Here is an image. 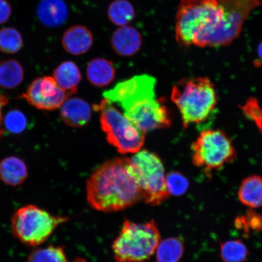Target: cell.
<instances>
[{
	"label": "cell",
	"mask_w": 262,
	"mask_h": 262,
	"mask_svg": "<svg viewBox=\"0 0 262 262\" xmlns=\"http://www.w3.org/2000/svg\"><path fill=\"white\" fill-rule=\"evenodd\" d=\"M129 159L120 157L100 165L88 180V204L103 212L122 211L142 200L135 180L128 171Z\"/></svg>",
	"instance_id": "cell-1"
},
{
	"label": "cell",
	"mask_w": 262,
	"mask_h": 262,
	"mask_svg": "<svg viewBox=\"0 0 262 262\" xmlns=\"http://www.w3.org/2000/svg\"><path fill=\"white\" fill-rule=\"evenodd\" d=\"M223 9L218 0H180L177 12L176 38L180 45L206 48L219 27Z\"/></svg>",
	"instance_id": "cell-2"
},
{
	"label": "cell",
	"mask_w": 262,
	"mask_h": 262,
	"mask_svg": "<svg viewBox=\"0 0 262 262\" xmlns=\"http://www.w3.org/2000/svg\"><path fill=\"white\" fill-rule=\"evenodd\" d=\"M171 99L179 110L185 128L205 122L218 103L214 83L205 77L180 80L172 88Z\"/></svg>",
	"instance_id": "cell-3"
},
{
	"label": "cell",
	"mask_w": 262,
	"mask_h": 262,
	"mask_svg": "<svg viewBox=\"0 0 262 262\" xmlns=\"http://www.w3.org/2000/svg\"><path fill=\"white\" fill-rule=\"evenodd\" d=\"M161 235L154 220L138 224L125 220L112 249L116 262H145L156 253Z\"/></svg>",
	"instance_id": "cell-4"
},
{
	"label": "cell",
	"mask_w": 262,
	"mask_h": 262,
	"mask_svg": "<svg viewBox=\"0 0 262 262\" xmlns=\"http://www.w3.org/2000/svg\"><path fill=\"white\" fill-rule=\"evenodd\" d=\"M128 171L138 185L146 204L159 206L169 196L165 169L162 160L156 154L141 150L129 159Z\"/></svg>",
	"instance_id": "cell-5"
},
{
	"label": "cell",
	"mask_w": 262,
	"mask_h": 262,
	"mask_svg": "<svg viewBox=\"0 0 262 262\" xmlns=\"http://www.w3.org/2000/svg\"><path fill=\"white\" fill-rule=\"evenodd\" d=\"M192 162L201 168L208 178L237 157L233 142L224 131L207 129L202 131L192 144Z\"/></svg>",
	"instance_id": "cell-6"
},
{
	"label": "cell",
	"mask_w": 262,
	"mask_h": 262,
	"mask_svg": "<svg viewBox=\"0 0 262 262\" xmlns=\"http://www.w3.org/2000/svg\"><path fill=\"white\" fill-rule=\"evenodd\" d=\"M94 109L100 113L101 129L111 145L122 154L139 151L145 142V133L105 98Z\"/></svg>",
	"instance_id": "cell-7"
},
{
	"label": "cell",
	"mask_w": 262,
	"mask_h": 262,
	"mask_svg": "<svg viewBox=\"0 0 262 262\" xmlns=\"http://www.w3.org/2000/svg\"><path fill=\"white\" fill-rule=\"evenodd\" d=\"M68 217L52 215L45 209L28 205L16 211L12 219V231L23 244L37 247L43 244Z\"/></svg>",
	"instance_id": "cell-8"
},
{
	"label": "cell",
	"mask_w": 262,
	"mask_h": 262,
	"mask_svg": "<svg viewBox=\"0 0 262 262\" xmlns=\"http://www.w3.org/2000/svg\"><path fill=\"white\" fill-rule=\"evenodd\" d=\"M223 9L221 24L206 42V47H225L241 35L246 19L260 0H218Z\"/></svg>",
	"instance_id": "cell-9"
},
{
	"label": "cell",
	"mask_w": 262,
	"mask_h": 262,
	"mask_svg": "<svg viewBox=\"0 0 262 262\" xmlns=\"http://www.w3.org/2000/svg\"><path fill=\"white\" fill-rule=\"evenodd\" d=\"M156 85L155 77L147 74L136 75L104 92L103 96L111 103L122 107L124 112L141 101L156 98Z\"/></svg>",
	"instance_id": "cell-10"
},
{
	"label": "cell",
	"mask_w": 262,
	"mask_h": 262,
	"mask_svg": "<svg viewBox=\"0 0 262 262\" xmlns=\"http://www.w3.org/2000/svg\"><path fill=\"white\" fill-rule=\"evenodd\" d=\"M124 115L145 133L171 125L169 110L162 98L141 101L124 111Z\"/></svg>",
	"instance_id": "cell-11"
},
{
	"label": "cell",
	"mask_w": 262,
	"mask_h": 262,
	"mask_svg": "<svg viewBox=\"0 0 262 262\" xmlns=\"http://www.w3.org/2000/svg\"><path fill=\"white\" fill-rule=\"evenodd\" d=\"M70 96L59 87L53 77L45 76L33 81L21 98L39 110L52 111L63 105Z\"/></svg>",
	"instance_id": "cell-12"
},
{
	"label": "cell",
	"mask_w": 262,
	"mask_h": 262,
	"mask_svg": "<svg viewBox=\"0 0 262 262\" xmlns=\"http://www.w3.org/2000/svg\"><path fill=\"white\" fill-rule=\"evenodd\" d=\"M142 38L137 29L131 26H122L114 32L111 45L117 54L130 57L139 52L142 46Z\"/></svg>",
	"instance_id": "cell-13"
},
{
	"label": "cell",
	"mask_w": 262,
	"mask_h": 262,
	"mask_svg": "<svg viewBox=\"0 0 262 262\" xmlns=\"http://www.w3.org/2000/svg\"><path fill=\"white\" fill-rule=\"evenodd\" d=\"M91 31L83 26H72L64 33L62 44L68 53L80 55L86 53L93 45Z\"/></svg>",
	"instance_id": "cell-14"
},
{
	"label": "cell",
	"mask_w": 262,
	"mask_h": 262,
	"mask_svg": "<svg viewBox=\"0 0 262 262\" xmlns=\"http://www.w3.org/2000/svg\"><path fill=\"white\" fill-rule=\"evenodd\" d=\"M60 117L67 125L80 127L86 125L91 117V107L80 98L68 99L61 106Z\"/></svg>",
	"instance_id": "cell-15"
},
{
	"label": "cell",
	"mask_w": 262,
	"mask_h": 262,
	"mask_svg": "<svg viewBox=\"0 0 262 262\" xmlns=\"http://www.w3.org/2000/svg\"><path fill=\"white\" fill-rule=\"evenodd\" d=\"M37 14L42 25L49 28H57L67 21L68 8L63 0H41Z\"/></svg>",
	"instance_id": "cell-16"
},
{
	"label": "cell",
	"mask_w": 262,
	"mask_h": 262,
	"mask_svg": "<svg viewBox=\"0 0 262 262\" xmlns=\"http://www.w3.org/2000/svg\"><path fill=\"white\" fill-rule=\"evenodd\" d=\"M53 78L59 87L71 96L77 91L81 75L76 64L73 61H66L55 69Z\"/></svg>",
	"instance_id": "cell-17"
},
{
	"label": "cell",
	"mask_w": 262,
	"mask_h": 262,
	"mask_svg": "<svg viewBox=\"0 0 262 262\" xmlns=\"http://www.w3.org/2000/svg\"><path fill=\"white\" fill-rule=\"evenodd\" d=\"M86 74L92 84L101 88L112 83L116 76V71L111 61L101 58H95L88 63Z\"/></svg>",
	"instance_id": "cell-18"
},
{
	"label": "cell",
	"mask_w": 262,
	"mask_h": 262,
	"mask_svg": "<svg viewBox=\"0 0 262 262\" xmlns=\"http://www.w3.org/2000/svg\"><path fill=\"white\" fill-rule=\"evenodd\" d=\"M239 201L242 204L253 208L262 206V178L253 175L247 177L241 183L238 191Z\"/></svg>",
	"instance_id": "cell-19"
},
{
	"label": "cell",
	"mask_w": 262,
	"mask_h": 262,
	"mask_svg": "<svg viewBox=\"0 0 262 262\" xmlns=\"http://www.w3.org/2000/svg\"><path fill=\"white\" fill-rule=\"evenodd\" d=\"M27 176V166L18 157H9L0 163V179L6 185L13 186L20 185Z\"/></svg>",
	"instance_id": "cell-20"
},
{
	"label": "cell",
	"mask_w": 262,
	"mask_h": 262,
	"mask_svg": "<svg viewBox=\"0 0 262 262\" xmlns=\"http://www.w3.org/2000/svg\"><path fill=\"white\" fill-rule=\"evenodd\" d=\"M24 78L22 65L15 59L0 61V88L14 89L21 83Z\"/></svg>",
	"instance_id": "cell-21"
},
{
	"label": "cell",
	"mask_w": 262,
	"mask_h": 262,
	"mask_svg": "<svg viewBox=\"0 0 262 262\" xmlns=\"http://www.w3.org/2000/svg\"><path fill=\"white\" fill-rule=\"evenodd\" d=\"M182 238L171 237L160 242L157 249V262H179L184 253Z\"/></svg>",
	"instance_id": "cell-22"
},
{
	"label": "cell",
	"mask_w": 262,
	"mask_h": 262,
	"mask_svg": "<svg viewBox=\"0 0 262 262\" xmlns=\"http://www.w3.org/2000/svg\"><path fill=\"white\" fill-rule=\"evenodd\" d=\"M135 15L133 6L127 0H115L107 10L110 21L120 27L128 25L133 21Z\"/></svg>",
	"instance_id": "cell-23"
},
{
	"label": "cell",
	"mask_w": 262,
	"mask_h": 262,
	"mask_svg": "<svg viewBox=\"0 0 262 262\" xmlns=\"http://www.w3.org/2000/svg\"><path fill=\"white\" fill-rule=\"evenodd\" d=\"M28 262H88L83 258H75L73 261H69L64 248L55 246H49L38 249L29 255Z\"/></svg>",
	"instance_id": "cell-24"
},
{
	"label": "cell",
	"mask_w": 262,
	"mask_h": 262,
	"mask_svg": "<svg viewBox=\"0 0 262 262\" xmlns=\"http://www.w3.org/2000/svg\"><path fill=\"white\" fill-rule=\"evenodd\" d=\"M249 254L247 247L240 240H230L221 244L220 257L223 261L245 262Z\"/></svg>",
	"instance_id": "cell-25"
},
{
	"label": "cell",
	"mask_w": 262,
	"mask_h": 262,
	"mask_svg": "<svg viewBox=\"0 0 262 262\" xmlns=\"http://www.w3.org/2000/svg\"><path fill=\"white\" fill-rule=\"evenodd\" d=\"M24 45L21 33L14 28L8 27L0 30V51L6 54L17 53Z\"/></svg>",
	"instance_id": "cell-26"
},
{
	"label": "cell",
	"mask_w": 262,
	"mask_h": 262,
	"mask_svg": "<svg viewBox=\"0 0 262 262\" xmlns=\"http://www.w3.org/2000/svg\"><path fill=\"white\" fill-rule=\"evenodd\" d=\"M234 225L237 229L247 235L252 231L262 232V213L250 208L244 215H239L235 219Z\"/></svg>",
	"instance_id": "cell-27"
},
{
	"label": "cell",
	"mask_w": 262,
	"mask_h": 262,
	"mask_svg": "<svg viewBox=\"0 0 262 262\" xmlns=\"http://www.w3.org/2000/svg\"><path fill=\"white\" fill-rule=\"evenodd\" d=\"M166 182L169 194L176 196L184 194L189 186L188 180L186 177L177 171L169 173L166 178Z\"/></svg>",
	"instance_id": "cell-28"
},
{
	"label": "cell",
	"mask_w": 262,
	"mask_h": 262,
	"mask_svg": "<svg viewBox=\"0 0 262 262\" xmlns=\"http://www.w3.org/2000/svg\"><path fill=\"white\" fill-rule=\"evenodd\" d=\"M27 122L25 114L16 110L9 111L5 119L6 129L14 134H19L24 131L27 126Z\"/></svg>",
	"instance_id": "cell-29"
},
{
	"label": "cell",
	"mask_w": 262,
	"mask_h": 262,
	"mask_svg": "<svg viewBox=\"0 0 262 262\" xmlns=\"http://www.w3.org/2000/svg\"><path fill=\"white\" fill-rule=\"evenodd\" d=\"M245 116L248 119L253 121L258 128L262 130V107L258 104L257 99L251 98L242 106Z\"/></svg>",
	"instance_id": "cell-30"
},
{
	"label": "cell",
	"mask_w": 262,
	"mask_h": 262,
	"mask_svg": "<svg viewBox=\"0 0 262 262\" xmlns=\"http://www.w3.org/2000/svg\"><path fill=\"white\" fill-rule=\"evenodd\" d=\"M11 14V6L7 0H0V25L7 21Z\"/></svg>",
	"instance_id": "cell-31"
},
{
	"label": "cell",
	"mask_w": 262,
	"mask_h": 262,
	"mask_svg": "<svg viewBox=\"0 0 262 262\" xmlns=\"http://www.w3.org/2000/svg\"><path fill=\"white\" fill-rule=\"evenodd\" d=\"M8 103V100L7 97L0 93V138H1L3 133H4V130H3L2 127L3 120L2 111L3 107H4Z\"/></svg>",
	"instance_id": "cell-32"
},
{
	"label": "cell",
	"mask_w": 262,
	"mask_h": 262,
	"mask_svg": "<svg viewBox=\"0 0 262 262\" xmlns=\"http://www.w3.org/2000/svg\"><path fill=\"white\" fill-rule=\"evenodd\" d=\"M257 53L258 57H259V58L261 59V60L262 61V42L259 44V45L258 46Z\"/></svg>",
	"instance_id": "cell-33"
}]
</instances>
